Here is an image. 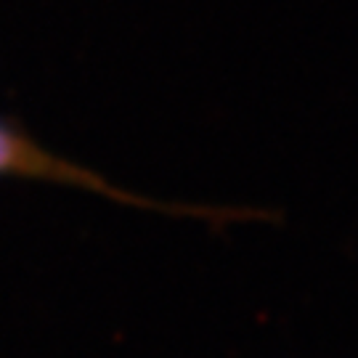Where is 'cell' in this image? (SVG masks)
<instances>
[{
    "mask_svg": "<svg viewBox=\"0 0 358 358\" xmlns=\"http://www.w3.org/2000/svg\"><path fill=\"white\" fill-rule=\"evenodd\" d=\"M40 170V159L35 152H29L24 143L6 136L0 130V170Z\"/></svg>",
    "mask_w": 358,
    "mask_h": 358,
    "instance_id": "cell-1",
    "label": "cell"
}]
</instances>
